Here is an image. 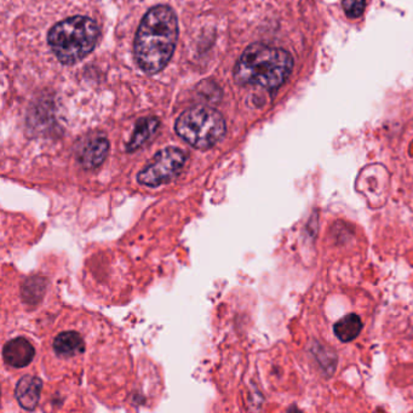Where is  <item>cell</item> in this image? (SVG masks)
<instances>
[{
  "label": "cell",
  "mask_w": 413,
  "mask_h": 413,
  "mask_svg": "<svg viewBox=\"0 0 413 413\" xmlns=\"http://www.w3.org/2000/svg\"><path fill=\"white\" fill-rule=\"evenodd\" d=\"M177 38V17L174 10L166 5L150 9L135 38V58L141 70L154 75L165 68L174 55Z\"/></svg>",
  "instance_id": "obj_1"
},
{
  "label": "cell",
  "mask_w": 413,
  "mask_h": 413,
  "mask_svg": "<svg viewBox=\"0 0 413 413\" xmlns=\"http://www.w3.org/2000/svg\"><path fill=\"white\" fill-rule=\"evenodd\" d=\"M294 70V57L289 51L256 43L241 54L234 70L240 85H253L274 90L280 87Z\"/></svg>",
  "instance_id": "obj_2"
},
{
  "label": "cell",
  "mask_w": 413,
  "mask_h": 413,
  "mask_svg": "<svg viewBox=\"0 0 413 413\" xmlns=\"http://www.w3.org/2000/svg\"><path fill=\"white\" fill-rule=\"evenodd\" d=\"M99 37V26L94 20L75 16L55 25L49 32L48 42L63 65H73L95 49Z\"/></svg>",
  "instance_id": "obj_3"
},
{
  "label": "cell",
  "mask_w": 413,
  "mask_h": 413,
  "mask_svg": "<svg viewBox=\"0 0 413 413\" xmlns=\"http://www.w3.org/2000/svg\"><path fill=\"white\" fill-rule=\"evenodd\" d=\"M175 128L194 148L209 149L226 135V121L214 108L194 107L180 116Z\"/></svg>",
  "instance_id": "obj_4"
},
{
  "label": "cell",
  "mask_w": 413,
  "mask_h": 413,
  "mask_svg": "<svg viewBox=\"0 0 413 413\" xmlns=\"http://www.w3.org/2000/svg\"><path fill=\"white\" fill-rule=\"evenodd\" d=\"M186 153L182 149L169 147L154 155L152 161L141 171L137 180L147 187H159L172 181L181 174L186 164Z\"/></svg>",
  "instance_id": "obj_5"
},
{
  "label": "cell",
  "mask_w": 413,
  "mask_h": 413,
  "mask_svg": "<svg viewBox=\"0 0 413 413\" xmlns=\"http://www.w3.org/2000/svg\"><path fill=\"white\" fill-rule=\"evenodd\" d=\"M109 142L104 136L87 137L77 150V159L84 169L99 167L107 157Z\"/></svg>",
  "instance_id": "obj_6"
},
{
  "label": "cell",
  "mask_w": 413,
  "mask_h": 413,
  "mask_svg": "<svg viewBox=\"0 0 413 413\" xmlns=\"http://www.w3.org/2000/svg\"><path fill=\"white\" fill-rule=\"evenodd\" d=\"M34 356L35 351L33 346L28 339L23 337H17L9 341L3 349L5 363L13 368H26L32 363Z\"/></svg>",
  "instance_id": "obj_7"
},
{
  "label": "cell",
  "mask_w": 413,
  "mask_h": 413,
  "mask_svg": "<svg viewBox=\"0 0 413 413\" xmlns=\"http://www.w3.org/2000/svg\"><path fill=\"white\" fill-rule=\"evenodd\" d=\"M42 388V380H39L38 377L32 376V375L22 377L15 389L17 402L20 404L22 409L32 411L37 407Z\"/></svg>",
  "instance_id": "obj_8"
},
{
  "label": "cell",
  "mask_w": 413,
  "mask_h": 413,
  "mask_svg": "<svg viewBox=\"0 0 413 413\" xmlns=\"http://www.w3.org/2000/svg\"><path fill=\"white\" fill-rule=\"evenodd\" d=\"M85 349L83 337L75 331H66L55 338L54 351L62 358H72L79 356Z\"/></svg>",
  "instance_id": "obj_9"
},
{
  "label": "cell",
  "mask_w": 413,
  "mask_h": 413,
  "mask_svg": "<svg viewBox=\"0 0 413 413\" xmlns=\"http://www.w3.org/2000/svg\"><path fill=\"white\" fill-rule=\"evenodd\" d=\"M158 128H159V120L157 118H154V116L138 120L136 126H135V131H133V136H131V140L126 145L128 152H133V150L141 148L142 145L147 143L155 135Z\"/></svg>",
  "instance_id": "obj_10"
},
{
  "label": "cell",
  "mask_w": 413,
  "mask_h": 413,
  "mask_svg": "<svg viewBox=\"0 0 413 413\" xmlns=\"http://www.w3.org/2000/svg\"><path fill=\"white\" fill-rule=\"evenodd\" d=\"M361 330H363V321L359 315L356 314H348L347 316L336 322L334 326L337 338L346 343L356 339L360 335Z\"/></svg>",
  "instance_id": "obj_11"
},
{
  "label": "cell",
  "mask_w": 413,
  "mask_h": 413,
  "mask_svg": "<svg viewBox=\"0 0 413 413\" xmlns=\"http://www.w3.org/2000/svg\"><path fill=\"white\" fill-rule=\"evenodd\" d=\"M46 281L42 277H31L22 286V296L27 303L35 304L45 292Z\"/></svg>",
  "instance_id": "obj_12"
},
{
  "label": "cell",
  "mask_w": 413,
  "mask_h": 413,
  "mask_svg": "<svg viewBox=\"0 0 413 413\" xmlns=\"http://www.w3.org/2000/svg\"><path fill=\"white\" fill-rule=\"evenodd\" d=\"M342 6L349 18H358L364 13L366 0H342Z\"/></svg>",
  "instance_id": "obj_13"
}]
</instances>
